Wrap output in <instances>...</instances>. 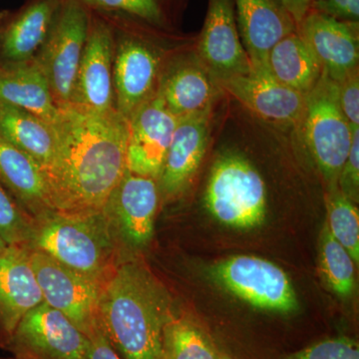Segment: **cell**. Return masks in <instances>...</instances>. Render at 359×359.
<instances>
[{"mask_svg":"<svg viewBox=\"0 0 359 359\" xmlns=\"http://www.w3.org/2000/svg\"><path fill=\"white\" fill-rule=\"evenodd\" d=\"M25 248L40 250L66 268L101 283L122 263L102 212L88 216L51 212L33 219Z\"/></svg>","mask_w":359,"mask_h":359,"instance_id":"3","label":"cell"},{"mask_svg":"<svg viewBox=\"0 0 359 359\" xmlns=\"http://www.w3.org/2000/svg\"><path fill=\"white\" fill-rule=\"evenodd\" d=\"M223 93L204 66L180 63L161 74L156 95L177 118L212 110V104Z\"/></svg>","mask_w":359,"mask_h":359,"instance_id":"21","label":"cell"},{"mask_svg":"<svg viewBox=\"0 0 359 359\" xmlns=\"http://www.w3.org/2000/svg\"><path fill=\"white\" fill-rule=\"evenodd\" d=\"M43 295L25 247L9 245L0 256V332L2 344Z\"/></svg>","mask_w":359,"mask_h":359,"instance_id":"19","label":"cell"},{"mask_svg":"<svg viewBox=\"0 0 359 359\" xmlns=\"http://www.w3.org/2000/svg\"><path fill=\"white\" fill-rule=\"evenodd\" d=\"M0 102L29 111L51 125L57 121L60 112L48 81L34 59L0 65Z\"/></svg>","mask_w":359,"mask_h":359,"instance_id":"23","label":"cell"},{"mask_svg":"<svg viewBox=\"0 0 359 359\" xmlns=\"http://www.w3.org/2000/svg\"><path fill=\"white\" fill-rule=\"evenodd\" d=\"M88 344L67 316L43 302L21 318L4 346L21 359H86Z\"/></svg>","mask_w":359,"mask_h":359,"instance_id":"10","label":"cell"},{"mask_svg":"<svg viewBox=\"0 0 359 359\" xmlns=\"http://www.w3.org/2000/svg\"><path fill=\"white\" fill-rule=\"evenodd\" d=\"M0 133L33 158L42 171L50 164L55 150L53 127L39 116L0 102Z\"/></svg>","mask_w":359,"mask_h":359,"instance_id":"25","label":"cell"},{"mask_svg":"<svg viewBox=\"0 0 359 359\" xmlns=\"http://www.w3.org/2000/svg\"><path fill=\"white\" fill-rule=\"evenodd\" d=\"M210 273L223 289L252 308L282 316L299 311V299L289 276L268 259L231 257L214 264Z\"/></svg>","mask_w":359,"mask_h":359,"instance_id":"6","label":"cell"},{"mask_svg":"<svg viewBox=\"0 0 359 359\" xmlns=\"http://www.w3.org/2000/svg\"><path fill=\"white\" fill-rule=\"evenodd\" d=\"M241 40L252 69L269 70V52L297 32V25L278 0H233Z\"/></svg>","mask_w":359,"mask_h":359,"instance_id":"18","label":"cell"},{"mask_svg":"<svg viewBox=\"0 0 359 359\" xmlns=\"http://www.w3.org/2000/svg\"><path fill=\"white\" fill-rule=\"evenodd\" d=\"M89 25L86 6L78 0H61L48 37L35 56L59 108L71 105Z\"/></svg>","mask_w":359,"mask_h":359,"instance_id":"7","label":"cell"},{"mask_svg":"<svg viewBox=\"0 0 359 359\" xmlns=\"http://www.w3.org/2000/svg\"><path fill=\"white\" fill-rule=\"evenodd\" d=\"M179 120L156 94L142 105L128 121L126 169L158 180Z\"/></svg>","mask_w":359,"mask_h":359,"instance_id":"13","label":"cell"},{"mask_svg":"<svg viewBox=\"0 0 359 359\" xmlns=\"http://www.w3.org/2000/svg\"><path fill=\"white\" fill-rule=\"evenodd\" d=\"M268 68L278 82L304 95L316 87L323 73L320 60L297 30L273 47Z\"/></svg>","mask_w":359,"mask_h":359,"instance_id":"24","label":"cell"},{"mask_svg":"<svg viewBox=\"0 0 359 359\" xmlns=\"http://www.w3.org/2000/svg\"><path fill=\"white\" fill-rule=\"evenodd\" d=\"M327 228L332 237L359 263V211L353 202L342 195L339 187L330 189L327 197Z\"/></svg>","mask_w":359,"mask_h":359,"instance_id":"28","label":"cell"},{"mask_svg":"<svg viewBox=\"0 0 359 359\" xmlns=\"http://www.w3.org/2000/svg\"><path fill=\"white\" fill-rule=\"evenodd\" d=\"M212 110L180 118L158 178L160 196L174 200L192 184L202 164L211 131Z\"/></svg>","mask_w":359,"mask_h":359,"instance_id":"17","label":"cell"},{"mask_svg":"<svg viewBox=\"0 0 359 359\" xmlns=\"http://www.w3.org/2000/svg\"><path fill=\"white\" fill-rule=\"evenodd\" d=\"M174 316L167 290L138 261H123L104 283L99 325L122 359H162L163 330Z\"/></svg>","mask_w":359,"mask_h":359,"instance_id":"2","label":"cell"},{"mask_svg":"<svg viewBox=\"0 0 359 359\" xmlns=\"http://www.w3.org/2000/svg\"><path fill=\"white\" fill-rule=\"evenodd\" d=\"M0 359H21V358H1V356H0Z\"/></svg>","mask_w":359,"mask_h":359,"instance_id":"40","label":"cell"},{"mask_svg":"<svg viewBox=\"0 0 359 359\" xmlns=\"http://www.w3.org/2000/svg\"><path fill=\"white\" fill-rule=\"evenodd\" d=\"M282 359H359V344L347 334L316 340Z\"/></svg>","mask_w":359,"mask_h":359,"instance_id":"31","label":"cell"},{"mask_svg":"<svg viewBox=\"0 0 359 359\" xmlns=\"http://www.w3.org/2000/svg\"><path fill=\"white\" fill-rule=\"evenodd\" d=\"M32 231V217L0 184V236L9 245L25 247Z\"/></svg>","mask_w":359,"mask_h":359,"instance_id":"30","label":"cell"},{"mask_svg":"<svg viewBox=\"0 0 359 359\" xmlns=\"http://www.w3.org/2000/svg\"><path fill=\"white\" fill-rule=\"evenodd\" d=\"M218 359H236L233 358H231V356L228 355V354H224L223 353H219V356Z\"/></svg>","mask_w":359,"mask_h":359,"instance_id":"38","label":"cell"},{"mask_svg":"<svg viewBox=\"0 0 359 359\" xmlns=\"http://www.w3.org/2000/svg\"><path fill=\"white\" fill-rule=\"evenodd\" d=\"M61 0H34L0 32L1 65L28 62L37 55L57 15Z\"/></svg>","mask_w":359,"mask_h":359,"instance_id":"22","label":"cell"},{"mask_svg":"<svg viewBox=\"0 0 359 359\" xmlns=\"http://www.w3.org/2000/svg\"><path fill=\"white\" fill-rule=\"evenodd\" d=\"M285 11L290 13L294 20L295 25H297L304 20V16L309 13L311 6L306 0H278Z\"/></svg>","mask_w":359,"mask_h":359,"instance_id":"36","label":"cell"},{"mask_svg":"<svg viewBox=\"0 0 359 359\" xmlns=\"http://www.w3.org/2000/svg\"><path fill=\"white\" fill-rule=\"evenodd\" d=\"M222 92L237 99L250 112L276 124H299L306 95L278 82L269 70L215 79Z\"/></svg>","mask_w":359,"mask_h":359,"instance_id":"15","label":"cell"},{"mask_svg":"<svg viewBox=\"0 0 359 359\" xmlns=\"http://www.w3.org/2000/svg\"><path fill=\"white\" fill-rule=\"evenodd\" d=\"M9 247V245L7 244L6 240L0 236V256L6 252L7 248Z\"/></svg>","mask_w":359,"mask_h":359,"instance_id":"37","label":"cell"},{"mask_svg":"<svg viewBox=\"0 0 359 359\" xmlns=\"http://www.w3.org/2000/svg\"><path fill=\"white\" fill-rule=\"evenodd\" d=\"M209 330L195 318L175 314L163 330L162 359H218Z\"/></svg>","mask_w":359,"mask_h":359,"instance_id":"26","label":"cell"},{"mask_svg":"<svg viewBox=\"0 0 359 359\" xmlns=\"http://www.w3.org/2000/svg\"><path fill=\"white\" fill-rule=\"evenodd\" d=\"M114 53V35L110 26L99 18L90 20L70 106L98 114L116 110L113 89Z\"/></svg>","mask_w":359,"mask_h":359,"instance_id":"11","label":"cell"},{"mask_svg":"<svg viewBox=\"0 0 359 359\" xmlns=\"http://www.w3.org/2000/svg\"><path fill=\"white\" fill-rule=\"evenodd\" d=\"M0 184L33 219L54 212L39 163L0 133Z\"/></svg>","mask_w":359,"mask_h":359,"instance_id":"20","label":"cell"},{"mask_svg":"<svg viewBox=\"0 0 359 359\" xmlns=\"http://www.w3.org/2000/svg\"><path fill=\"white\" fill-rule=\"evenodd\" d=\"M26 250L45 304L67 316L89 337L100 325L98 304L104 283L66 268L40 250Z\"/></svg>","mask_w":359,"mask_h":359,"instance_id":"9","label":"cell"},{"mask_svg":"<svg viewBox=\"0 0 359 359\" xmlns=\"http://www.w3.org/2000/svg\"><path fill=\"white\" fill-rule=\"evenodd\" d=\"M306 1H308L309 6H311V4H314V2L321 1V0H306Z\"/></svg>","mask_w":359,"mask_h":359,"instance_id":"39","label":"cell"},{"mask_svg":"<svg viewBox=\"0 0 359 359\" xmlns=\"http://www.w3.org/2000/svg\"><path fill=\"white\" fill-rule=\"evenodd\" d=\"M59 109L55 150L43 170L52 208L67 216L101 212L126 171L128 121L116 110Z\"/></svg>","mask_w":359,"mask_h":359,"instance_id":"1","label":"cell"},{"mask_svg":"<svg viewBox=\"0 0 359 359\" xmlns=\"http://www.w3.org/2000/svg\"><path fill=\"white\" fill-rule=\"evenodd\" d=\"M340 192L347 199L358 202L359 198V127L353 130V140L348 156L337 182Z\"/></svg>","mask_w":359,"mask_h":359,"instance_id":"32","label":"cell"},{"mask_svg":"<svg viewBox=\"0 0 359 359\" xmlns=\"http://www.w3.org/2000/svg\"><path fill=\"white\" fill-rule=\"evenodd\" d=\"M318 248V268L323 282L340 299H348L356 287V264L349 252L332 237L327 223L321 231Z\"/></svg>","mask_w":359,"mask_h":359,"instance_id":"27","label":"cell"},{"mask_svg":"<svg viewBox=\"0 0 359 359\" xmlns=\"http://www.w3.org/2000/svg\"><path fill=\"white\" fill-rule=\"evenodd\" d=\"M161 59L157 50L133 35H123L115 43L113 89L116 111L129 121L157 91Z\"/></svg>","mask_w":359,"mask_h":359,"instance_id":"12","label":"cell"},{"mask_svg":"<svg viewBox=\"0 0 359 359\" xmlns=\"http://www.w3.org/2000/svg\"><path fill=\"white\" fill-rule=\"evenodd\" d=\"M160 197L157 180L126 169L102 210L120 255L139 252L150 244Z\"/></svg>","mask_w":359,"mask_h":359,"instance_id":"8","label":"cell"},{"mask_svg":"<svg viewBox=\"0 0 359 359\" xmlns=\"http://www.w3.org/2000/svg\"><path fill=\"white\" fill-rule=\"evenodd\" d=\"M197 51L201 65L214 79L247 74L252 70L238 33L233 0H209Z\"/></svg>","mask_w":359,"mask_h":359,"instance_id":"14","label":"cell"},{"mask_svg":"<svg viewBox=\"0 0 359 359\" xmlns=\"http://www.w3.org/2000/svg\"><path fill=\"white\" fill-rule=\"evenodd\" d=\"M297 30L332 81L339 84L358 69V22L335 20L309 8Z\"/></svg>","mask_w":359,"mask_h":359,"instance_id":"16","label":"cell"},{"mask_svg":"<svg viewBox=\"0 0 359 359\" xmlns=\"http://www.w3.org/2000/svg\"><path fill=\"white\" fill-rule=\"evenodd\" d=\"M84 6L129 16L153 27L168 23L170 0H78Z\"/></svg>","mask_w":359,"mask_h":359,"instance_id":"29","label":"cell"},{"mask_svg":"<svg viewBox=\"0 0 359 359\" xmlns=\"http://www.w3.org/2000/svg\"><path fill=\"white\" fill-rule=\"evenodd\" d=\"M301 124L304 141L316 166L330 189L337 188L354 128L340 108L339 84L325 72L306 95Z\"/></svg>","mask_w":359,"mask_h":359,"instance_id":"5","label":"cell"},{"mask_svg":"<svg viewBox=\"0 0 359 359\" xmlns=\"http://www.w3.org/2000/svg\"><path fill=\"white\" fill-rule=\"evenodd\" d=\"M339 105L353 128L359 127L358 68L339 84Z\"/></svg>","mask_w":359,"mask_h":359,"instance_id":"33","label":"cell"},{"mask_svg":"<svg viewBox=\"0 0 359 359\" xmlns=\"http://www.w3.org/2000/svg\"><path fill=\"white\" fill-rule=\"evenodd\" d=\"M88 339L86 359H122L106 339L100 325L90 335Z\"/></svg>","mask_w":359,"mask_h":359,"instance_id":"35","label":"cell"},{"mask_svg":"<svg viewBox=\"0 0 359 359\" xmlns=\"http://www.w3.org/2000/svg\"><path fill=\"white\" fill-rule=\"evenodd\" d=\"M311 9L335 20L358 22L359 0H321L311 4Z\"/></svg>","mask_w":359,"mask_h":359,"instance_id":"34","label":"cell"},{"mask_svg":"<svg viewBox=\"0 0 359 359\" xmlns=\"http://www.w3.org/2000/svg\"><path fill=\"white\" fill-rule=\"evenodd\" d=\"M205 205L224 226L238 230L257 228L264 223L268 211L266 183L247 158L226 153L212 168Z\"/></svg>","mask_w":359,"mask_h":359,"instance_id":"4","label":"cell"}]
</instances>
